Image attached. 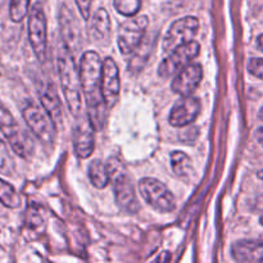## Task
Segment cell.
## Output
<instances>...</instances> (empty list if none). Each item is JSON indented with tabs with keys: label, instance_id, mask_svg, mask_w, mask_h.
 <instances>
[{
	"label": "cell",
	"instance_id": "24",
	"mask_svg": "<svg viewBox=\"0 0 263 263\" xmlns=\"http://www.w3.org/2000/svg\"><path fill=\"white\" fill-rule=\"evenodd\" d=\"M248 71L253 76L263 80V58H252L248 62Z\"/></svg>",
	"mask_w": 263,
	"mask_h": 263
},
{
	"label": "cell",
	"instance_id": "5",
	"mask_svg": "<svg viewBox=\"0 0 263 263\" xmlns=\"http://www.w3.org/2000/svg\"><path fill=\"white\" fill-rule=\"evenodd\" d=\"M139 192L151 207L161 213H170L175 210V197L168 187L153 177H144L139 181Z\"/></svg>",
	"mask_w": 263,
	"mask_h": 263
},
{
	"label": "cell",
	"instance_id": "4",
	"mask_svg": "<svg viewBox=\"0 0 263 263\" xmlns=\"http://www.w3.org/2000/svg\"><path fill=\"white\" fill-rule=\"evenodd\" d=\"M0 130L4 134L7 140L17 156L23 159H30L32 157L35 145L32 139L26 131L22 130L12 113L0 102Z\"/></svg>",
	"mask_w": 263,
	"mask_h": 263
},
{
	"label": "cell",
	"instance_id": "9",
	"mask_svg": "<svg viewBox=\"0 0 263 263\" xmlns=\"http://www.w3.org/2000/svg\"><path fill=\"white\" fill-rule=\"evenodd\" d=\"M149 20L146 15L130 17L121 25L118 30V48L122 54H131L136 50L145 37Z\"/></svg>",
	"mask_w": 263,
	"mask_h": 263
},
{
	"label": "cell",
	"instance_id": "23",
	"mask_svg": "<svg viewBox=\"0 0 263 263\" xmlns=\"http://www.w3.org/2000/svg\"><path fill=\"white\" fill-rule=\"evenodd\" d=\"M28 9H30V0H10V20L13 22H21L27 15Z\"/></svg>",
	"mask_w": 263,
	"mask_h": 263
},
{
	"label": "cell",
	"instance_id": "7",
	"mask_svg": "<svg viewBox=\"0 0 263 263\" xmlns=\"http://www.w3.org/2000/svg\"><path fill=\"white\" fill-rule=\"evenodd\" d=\"M200 53V45L197 41H190L175 49L158 67V74L162 79H168L189 66Z\"/></svg>",
	"mask_w": 263,
	"mask_h": 263
},
{
	"label": "cell",
	"instance_id": "17",
	"mask_svg": "<svg viewBox=\"0 0 263 263\" xmlns=\"http://www.w3.org/2000/svg\"><path fill=\"white\" fill-rule=\"evenodd\" d=\"M110 17L104 8H99L97 12L92 14L91 23H90V35L97 43H107L110 36Z\"/></svg>",
	"mask_w": 263,
	"mask_h": 263
},
{
	"label": "cell",
	"instance_id": "20",
	"mask_svg": "<svg viewBox=\"0 0 263 263\" xmlns=\"http://www.w3.org/2000/svg\"><path fill=\"white\" fill-rule=\"evenodd\" d=\"M0 203L7 208H12V210L20 208L21 203H22L21 195L18 194L17 190L2 179H0Z\"/></svg>",
	"mask_w": 263,
	"mask_h": 263
},
{
	"label": "cell",
	"instance_id": "26",
	"mask_svg": "<svg viewBox=\"0 0 263 263\" xmlns=\"http://www.w3.org/2000/svg\"><path fill=\"white\" fill-rule=\"evenodd\" d=\"M256 136H257V139L261 141V143H263V127L258 128V131L256 133Z\"/></svg>",
	"mask_w": 263,
	"mask_h": 263
},
{
	"label": "cell",
	"instance_id": "11",
	"mask_svg": "<svg viewBox=\"0 0 263 263\" xmlns=\"http://www.w3.org/2000/svg\"><path fill=\"white\" fill-rule=\"evenodd\" d=\"M102 92L108 108L112 109L117 104L121 92L120 68L112 57H108L103 62Z\"/></svg>",
	"mask_w": 263,
	"mask_h": 263
},
{
	"label": "cell",
	"instance_id": "2",
	"mask_svg": "<svg viewBox=\"0 0 263 263\" xmlns=\"http://www.w3.org/2000/svg\"><path fill=\"white\" fill-rule=\"evenodd\" d=\"M58 73L62 91H63L69 113L73 117L79 118L82 110L81 80H80V72L74 63L73 55L66 45L59 50Z\"/></svg>",
	"mask_w": 263,
	"mask_h": 263
},
{
	"label": "cell",
	"instance_id": "6",
	"mask_svg": "<svg viewBox=\"0 0 263 263\" xmlns=\"http://www.w3.org/2000/svg\"><path fill=\"white\" fill-rule=\"evenodd\" d=\"M22 116L30 130L35 134L39 140L46 145H51L55 140L57 127L51 122L50 117L44 109L35 103H27L22 109Z\"/></svg>",
	"mask_w": 263,
	"mask_h": 263
},
{
	"label": "cell",
	"instance_id": "16",
	"mask_svg": "<svg viewBox=\"0 0 263 263\" xmlns=\"http://www.w3.org/2000/svg\"><path fill=\"white\" fill-rule=\"evenodd\" d=\"M231 253L238 262L263 263V241L239 240L233 246Z\"/></svg>",
	"mask_w": 263,
	"mask_h": 263
},
{
	"label": "cell",
	"instance_id": "28",
	"mask_svg": "<svg viewBox=\"0 0 263 263\" xmlns=\"http://www.w3.org/2000/svg\"><path fill=\"white\" fill-rule=\"evenodd\" d=\"M258 117L261 118V120L263 121V107L261 108V110H259V113H258Z\"/></svg>",
	"mask_w": 263,
	"mask_h": 263
},
{
	"label": "cell",
	"instance_id": "8",
	"mask_svg": "<svg viewBox=\"0 0 263 263\" xmlns=\"http://www.w3.org/2000/svg\"><path fill=\"white\" fill-rule=\"evenodd\" d=\"M198 30H199V20L197 17L187 15V17L179 18L172 23L164 35L163 50L170 54L179 46L190 43L194 40Z\"/></svg>",
	"mask_w": 263,
	"mask_h": 263
},
{
	"label": "cell",
	"instance_id": "14",
	"mask_svg": "<svg viewBox=\"0 0 263 263\" xmlns=\"http://www.w3.org/2000/svg\"><path fill=\"white\" fill-rule=\"evenodd\" d=\"M203 79V68L199 63H190L176 74L171 87L180 97H189L197 90Z\"/></svg>",
	"mask_w": 263,
	"mask_h": 263
},
{
	"label": "cell",
	"instance_id": "13",
	"mask_svg": "<svg viewBox=\"0 0 263 263\" xmlns=\"http://www.w3.org/2000/svg\"><path fill=\"white\" fill-rule=\"evenodd\" d=\"M200 108L202 105H200L199 99L192 95L182 97V99H180L170 112V123L174 127H185L197 120L200 113Z\"/></svg>",
	"mask_w": 263,
	"mask_h": 263
},
{
	"label": "cell",
	"instance_id": "21",
	"mask_svg": "<svg viewBox=\"0 0 263 263\" xmlns=\"http://www.w3.org/2000/svg\"><path fill=\"white\" fill-rule=\"evenodd\" d=\"M14 171V159H13L7 144L0 139V174L5 175V176H12Z\"/></svg>",
	"mask_w": 263,
	"mask_h": 263
},
{
	"label": "cell",
	"instance_id": "1",
	"mask_svg": "<svg viewBox=\"0 0 263 263\" xmlns=\"http://www.w3.org/2000/svg\"><path fill=\"white\" fill-rule=\"evenodd\" d=\"M80 80L86 100V116L95 131H102L107 123L108 108L102 92L103 62L97 51L87 50L80 59Z\"/></svg>",
	"mask_w": 263,
	"mask_h": 263
},
{
	"label": "cell",
	"instance_id": "15",
	"mask_svg": "<svg viewBox=\"0 0 263 263\" xmlns=\"http://www.w3.org/2000/svg\"><path fill=\"white\" fill-rule=\"evenodd\" d=\"M40 102L44 110L48 113L51 122L57 127V130H59L63 125V112H62V104L61 100H59L58 92H57L55 87L51 82L44 86L43 90H41Z\"/></svg>",
	"mask_w": 263,
	"mask_h": 263
},
{
	"label": "cell",
	"instance_id": "27",
	"mask_svg": "<svg viewBox=\"0 0 263 263\" xmlns=\"http://www.w3.org/2000/svg\"><path fill=\"white\" fill-rule=\"evenodd\" d=\"M257 44H258L259 49H261V50L263 51V33H262V35L258 36V39H257Z\"/></svg>",
	"mask_w": 263,
	"mask_h": 263
},
{
	"label": "cell",
	"instance_id": "12",
	"mask_svg": "<svg viewBox=\"0 0 263 263\" xmlns=\"http://www.w3.org/2000/svg\"><path fill=\"white\" fill-rule=\"evenodd\" d=\"M72 141H73L74 153L79 158L86 159L91 156L95 148V130L87 116L81 117V120H77L72 134Z\"/></svg>",
	"mask_w": 263,
	"mask_h": 263
},
{
	"label": "cell",
	"instance_id": "25",
	"mask_svg": "<svg viewBox=\"0 0 263 263\" xmlns=\"http://www.w3.org/2000/svg\"><path fill=\"white\" fill-rule=\"evenodd\" d=\"M79 8L80 13H81V17L85 21H87L90 18V10H91V3L92 0H74Z\"/></svg>",
	"mask_w": 263,
	"mask_h": 263
},
{
	"label": "cell",
	"instance_id": "19",
	"mask_svg": "<svg viewBox=\"0 0 263 263\" xmlns=\"http://www.w3.org/2000/svg\"><path fill=\"white\" fill-rule=\"evenodd\" d=\"M89 179L97 189L107 187V185L110 182V175L107 163L100 159L92 161L89 166Z\"/></svg>",
	"mask_w": 263,
	"mask_h": 263
},
{
	"label": "cell",
	"instance_id": "29",
	"mask_svg": "<svg viewBox=\"0 0 263 263\" xmlns=\"http://www.w3.org/2000/svg\"><path fill=\"white\" fill-rule=\"evenodd\" d=\"M261 225L263 226V216H262V217H261Z\"/></svg>",
	"mask_w": 263,
	"mask_h": 263
},
{
	"label": "cell",
	"instance_id": "18",
	"mask_svg": "<svg viewBox=\"0 0 263 263\" xmlns=\"http://www.w3.org/2000/svg\"><path fill=\"white\" fill-rule=\"evenodd\" d=\"M171 168L177 177L182 180H192L194 176V167L192 159L184 152L176 151L171 153Z\"/></svg>",
	"mask_w": 263,
	"mask_h": 263
},
{
	"label": "cell",
	"instance_id": "10",
	"mask_svg": "<svg viewBox=\"0 0 263 263\" xmlns=\"http://www.w3.org/2000/svg\"><path fill=\"white\" fill-rule=\"evenodd\" d=\"M28 40L32 50L40 62L46 57V45H48V27L46 17L43 7L40 4L33 5L28 17Z\"/></svg>",
	"mask_w": 263,
	"mask_h": 263
},
{
	"label": "cell",
	"instance_id": "3",
	"mask_svg": "<svg viewBox=\"0 0 263 263\" xmlns=\"http://www.w3.org/2000/svg\"><path fill=\"white\" fill-rule=\"evenodd\" d=\"M109 170L110 181H112L113 192H115L116 203L121 211L130 215H135L140 210V203L136 197L135 187L133 180L126 170L125 164L116 157L109 158L107 163Z\"/></svg>",
	"mask_w": 263,
	"mask_h": 263
},
{
	"label": "cell",
	"instance_id": "22",
	"mask_svg": "<svg viewBox=\"0 0 263 263\" xmlns=\"http://www.w3.org/2000/svg\"><path fill=\"white\" fill-rule=\"evenodd\" d=\"M116 10L125 17H135L141 8V0H113Z\"/></svg>",
	"mask_w": 263,
	"mask_h": 263
}]
</instances>
